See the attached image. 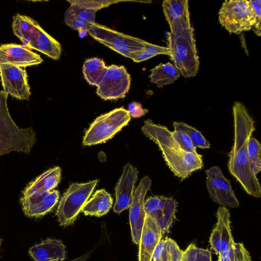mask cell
Returning <instances> with one entry per match:
<instances>
[{
	"mask_svg": "<svg viewBox=\"0 0 261 261\" xmlns=\"http://www.w3.org/2000/svg\"><path fill=\"white\" fill-rule=\"evenodd\" d=\"M159 55H167L170 56L171 51L168 47L161 46L147 42L142 50L132 54L129 58L132 59L135 62H140Z\"/></svg>",
	"mask_w": 261,
	"mask_h": 261,
	"instance_id": "cell-29",
	"label": "cell"
},
{
	"mask_svg": "<svg viewBox=\"0 0 261 261\" xmlns=\"http://www.w3.org/2000/svg\"><path fill=\"white\" fill-rule=\"evenodd\" d=\"M89 256L90 254L89 253H87L77 258H74L70 261H87Z\"/></svg>",
	"mask_w": 261,
	"mask_h": 261,
	"instance_id": "cell-37",
	"label": "cell"
},
{
	"mask_svg": "<svg viewBox=\"0 0 261 261\" xmlns=\"http://www.w3.org/2000/svg\"><path fill=\"white\" fill-rule=\"evenodd\" d=\"M70 4H74L95 11H98L110 5L121 2V1L106 0H70L67 1Z\"/></svg>",
	"mask_w": 261,
	"mask_h": 261,
	"instance_id": "cell-33",
	"label": "cell"
},
{
	"mask_svg": "<svg viewBox=\"0 0 261 261\" xmlns=\"http://www.w3.org/2000/svg\"><path fill=\"white\" fill-rule=\"evenodd\" d=\"M130 81V76L123 66L111 65L97 86V94L104 100L123 98L128 92Z\"/></svg>",
	"mask_w": 261,
	"mask_h": 261,
	"instance_id": "cell-10",
	"label": "cell"
},
{
	"mask_svg": "<svg viewBox=\"0 0 261 261\" xmlns=\"http://www.w3.org/2000/svg\"><path fill=\"white\" fill-rule=\"evenodd\" d=\"M173 126L174 130L185 133L191 139L195 146L202 149L210 147V143L196 128L182 122H174Z\"/></svg>",
	"mask_w": 261,
	"mask_h": 261,
	"instance_id": "cell-28",
	"label": "cell"
},
{
	"mask_svg": "<svg viewBox=\"0 0 261 261\" xmlns=\"http://www.w3.org/2000/svg\"><path fill=\"white\" fill-rule=\"evenodd\" d=\"M167 34L170 57L174 66L185 78L195 76L199 61L192 27L173 34L170 32Z\"/></svg>",
	"mask_w": 261,
	"mask_h": 261,
	"instance_id": "cell-5",
	"label": "cell"
},
{
	"mask_svg": "<svg viewBox=\"0 0 261 261\" xmlns=\"http://www.w3.org/2000/svg\"><path fill=\"white\" fill-rule=\"evenodd\" d=\"M59 192L57 190L22 196L20 198L22 211L29 217L38 218L49 212L57 203Z\"/></svg>",
	"mask_w": 261,
	"mask_h": 261,
	"instance_id": "cell-17",
	"label": "cell"
},
{
	"mask_svg": "<svg viewBox=\"0 0 261 261\" xmlns=\"http://www.w3.org/2000/svg\"><path fill=\"white\" fill-rule=\"evenodd\" d=\"M128 112L130 116L139 117L143 116L146 113V110H144L142 106L138 103H132L128 107Z\"/></svg>",
	"mask_w": 261,
	"mask_h": 261,
	"instance_id": "cell-36",
	"label": "cell"
},
{
	"mask_svg": "<svg viewBox=\"0 0 261 261\" xmlns=\"http://www.w3.org/2000/svg\"><path fill=\"white\" fill-rule=\"evenodd\" d=\"M234 121V143L229 153L228 169L249 195L261 196V186L251 168L247 151V143L255 130L254 121L246 107L236 101L232 107Z\"/></svg>",
	"mask_w": 261,
	"mask_h": 261,
	"instance_id": "cell-1",
	"label": "cell"
},
{
	"mask_svg": "<svg viewBox=\"0 0 261 261\" xmlns=\"http://www.w3.org/2000/svg\"><path fill=\"white\" fill-rule=\"evenodd\" d=\"M112 204L111 195L104 189L98 190L86 202L82 212L86 215L99 217L106 214Z\"/></svg>",
	"mask_w": 261,
	"mask_h": 261,
	"instance_id": "cell-24",
	"label": "cell"
},
{
	"mask_svg": "<svg viewBox=\"0 0 261 261\" xmlns=\"http://www.w3.org/2000/svg\"><path fill=\"white\" fill-rule=\"evenodd\" d=\"M184 251L173 239L161 240L154 250L153 261H181Z\"/></svg>",
	"mask_w": 261,
	"mask_h": 261,
	"instance_id": "cell-25",
	"label": "cell"
},
{
	"mask_svg": "<svg viewBox=\"0 0 261 261\" xmlns=\"http://www.w3.org/2000/svg\"><path fill=\"white\" fill-rule=\"evenodd\" d=\"M163 12L170 28V33L190 28L188 1L166 0L162 4Z\"/></svg>",
	"mask_w": 261,
	"mask_h": 261,
	"instance_id": "cell-18",
	"label": "cell"
},
{
	"mask_svg": "<svg viewBox=\"0 0 261 261\" xmlns=\"http://www.w3.org/2000/svg\"><path fill=\"white\" fill-rule=\"evenodd\" d=\"M0 76L5 92L20 100L29 98L31 91L25 70L11 64H2Z\"/></svg>",
	"mask_w": 261,
	"mask_h": 261,
	"instance_id": "cell-13",
	"label": "cell"
},
{
	"mask_svg": "<svg viewBox=\"0 0 261 261\" xmlns=\"http://www.w3.org/2000/svg\"><path fill=\"white\" fill-rule=\"evenodd\" d=\"M43 59L23 45L5 44L0 46V64L8 63L25 67L41 63Z\"/></svg>",
	"mask_w": 261,
	"mask_h": 261,
	"instance_id": "cell-19",
	"label": "cell"
},
{
	"mask_svg": "<svg viewBox=\"0 0 261 261\" xmlns=\"http://www.w3.org/2000/svg\"><path fill=\"white\" fill-rule=\"evenodd\" d=\"M98 180L73 183L62 197L56 215L61 226L73 224L94 190Z\"/></svg>",
	"mask_w": 261,
	"mask_h": 261,
	"instance_id": "cell-7",
	"label": "cell"
},
{
	"mask_svg": "<svg viewBox=\"0 0 261 261\" xmlns=\"http://www.w3.org/2000/svg\"><path fill=\"white\" fill-rule=\"evenodd\" d=\"M12 29L15 35L29 48L37 50L54 60L60 58V43L31 17L17 14L13 17Z\"/></svg>",
	"mask_w": 261,
	"mask_h": 261,
	"instance_id": "cell-4",
	"label": "cell"
},
{
	"mask_svg": "<svg viewBox=\"0 0 261 261\" xmlns=\"http://www.w3.org/2000/svg\"><path fill=\"white\" fill-rule=\"evenodd\" d=\"M177 206V203L173 198L164 196H150L144 202L145 215L157 223L163 236L173 223Z\"/></svg>",
	"mask_w": 261,
	"mask_h": 261,
	"instance_id": "cell-12",
	"label": "cell"
},
{
	"mask_svg": "<svg viewBox=\"0 0 261 261\" xmlns=\"http://www.w3.org/2000/svg\"><path fill=\"white\" fill-rule=\"evenodd\" d=\"M61 169L56 166L48 169L30 182L22 192L23 196L51 191L59 183Z\"/></svg>",
	"mask_w": 261,
	"mask_h": 261,
	"instance_id": "cell-23",
	"label": "cell"
},
{
	"mask_svg": "<svg viewBox=\"0 0 261 261\" xmlns=\"http://www.w3.org/2000/svg\"><path fill=\"white\" fill-rule=\"evenodd\" d=\"M162 236L157 223L145 215L139 241V261H151L154 250Z\"/></svg>",
	"mask_w": 261,
	"mask_h": 261,
	"instance_id": "cell-20",
	"label": "cell"
},
{
	"mask_svg": "<svg viewBox=\"0 0 261 261\" xmlns=\"http://www.w3.org/2000/svg\"><path fill=\"white\" fill-rule=\"evenodd\" d=\"M87 32L96 41L128 58L132 54L142 50L147 43L96 22L91 24Z\"/></svg>",
	"mask_w": 261,
	"mask_h": 261,
	"instance_id": "cell-8",
	"label": "cell"
},
{
	"mask_svg": "<svg viewBox=\"0 0 261 261\" xmlns=\"http://www.w3.org/2000/svg\"><path fill=\"white\" fill-rule=\"evenodd\" d=\"M171 135L180 146L186 151L196 154V147L187 134L178 130L171 132Z\"/></svg>",
	"mask_w": 261,
	"mask_h": 261,
	"instance_id": "cell-34",
	"label": "cell"
},
{
	"mask_svg": "<svg viewBox=\"0 0 261 261\" xmlns=\"http://www.w3.org/2000/svg\"><path fill=\"white\" fill-rule=\"evenodd\" d=\"M253 19V25L251 29L258 36L261 32V1L260 0H249Z\"/></svg>",
	"mask_w": 261,
	"mask_h": 261,
	"instance_id": "cell-35",
	"label": "cell"
},
{
	"mask_svg": "<svg viewBox=\"0 0 261 261\" xmlns=\"http://www.w3.org/2000/svg\"><path fill=\"white\" fill-rule=\"evenodd\" d=\"M151 180L148 176L143 177L134 193L132 203L129 207V222L132 240L134 243H139L144 222L145 213L144 202L145 196L150 189Z\"/></svg>",
	"mask_w": 261,
	"mask_h": 261,
	"instance_id": "cell-14",
	"label": "cell"
},
{
	"mask_svg": "<svg viewBox=\"0 0 261 261\" xmlns=\"http://www.w3.org/2000/svg\"><path fill=\"white\" fill-rule=\"evenodd\" d=\"M29 254L34 261H62L66 257V247L63 242L50 238L32 246Z\"/></svg>",
	"mask_w": 261,
	"mask_h": 261,
	"instance_id": "cell-21",
	"label": "cell"
},
{
	"mask_svg": "<svg viewBox=\"0 0 261 261\" xmlns=\"http://www.w3.org/2000/svg\"><path fill=\"white\" fill-rule=\"evenodd\" d=\"M216 216L217 222L211 234L209 242L215 253L219 255L233 246L236 243L231 232L228 209L226 207L220 206Z\"/></svg>",
	"mask_w": 261,
	"mask_h": 261,
	"instance_id": "cell-15",
	"label": "cell"
},
{
	"mask_svg": "<svg viewBox=\"0 0 261 261\" xmlns=\"http://www.w3.org/2000/svg\"><path fill=\"white\" fill-rule=\"evenodd\" d=\"M218 14L220 23L230 33L239 34L250 31L253 25L249 1H225Z\"/></svg>",
	"mask_w": 261,
	"mask_h": 261,
	"instance_id": "cell-9",
	"label": "cell"
},
{
	"mask_svg": "<svg viewBox=\"0 0 261 261\" xmlns=\"http://www.w3.org/2000/svg\"><path fill=\"white\" fill-rule=\"evenodd\" d=\"M206 186L212 200L221 206L236 208L240 205L230 180L223 175L219 166H213L205 171Z\"/></svg>",
	"mask_w": 261,
	"mask_h": 261,
	"instance_id": "cell-11",
	"label": "cell"
},
{
	"mask_svg": "<svg viewBox=\"0 0 261 261\" xmlns=\"http://www.w3.org/2000/svg\"><path fill=\"white\" fill-rule=\"evenodd\" d=\"M150 71V82L159 88L173 83L180 75L179 71L169 62L160 64Z\"/></svg>",
	"mask_w": 261,
	"mask_h": 261,
	"instance_id": "cell-26",
	"label": "cell"
},
{
	"mask_svg": "<svg viewBox=\"0 0 261 261\" xmlns=\"http://www.w3.org/2000/svg\"><path fill=\"white\" fill-rule=\"evenodd\" d=\"M138 173L137 169L129 163L124 167L115 188L116 200L113 208L115 213H120L130 206Z\"/></svg>",
	"mask_w": 261,
	"mask_h": 261,
	"instance_id": "cell-16",
	"label": "cell"
},
{
	"mask_svg": "<svg viewBox=\"0 0 261 261\" xmlns=\"http://www.w3.org/2000/svg\"><path fill=\"white\" fill-rule=\"evenodd\" d=\"M2 239L1 238H0V247H1V244H2Z\"/></svg>",
	"mask_w": 261,
	"mask_h": 261,
	"instance_id": "cell-38",
	"label": "cell"
},
{
	"mask_svg": "<svg viewBox=\"0 0 261 261\" xmlns=\"http://www.w3.org/2000/svg\"><path fill=\"white\" fill-rule=\"evenodd\" d=\"M143 134L154 142L161 151L166 165L177 177L184 180L203 166L202 156L183 149L168 128L148 119L142 127Z\"/></svg>",
	"mask_w": 261,
	"mask_h": 261,
	"instance_id": "cell-2",
	"label": "cell"
},
{
	"mask_svg": "<svg viewBox=\"0 0 261 261\" xmlns=\"http://www.w3.org/2000/svg\"><path fill=\"white\" fill-rule=\"evenodd\" d=\"M181 261H212L211 252L190 244L184 251Z\"/></svg>",
	"mask_w": 261,
	"mask_h": 261,
	"instance_id": "cell-32",
	"label": "cell"
},
{
	"mask_svg": "<svg viewBox=\"0 0 261 261\" xmlns=\"http://www.w3.org/2000/svg\"><path fill=\"white\" fill-rule=\"evenodd\" d=\"M8 94L0 91V156L12 151L30 153L36 141L32 127L20 128L11 118L7 106Z\"/></svg>",
	"mask_w": 261,
	"mask_h": 261,
	"instance_id": "cell-3",
	"label": "cell"
},
{
	"mask_svg": "<svg viewBox=\"0 0 261 261\" xmlns=\"http://www.w3.org/2000/svg\"><path fill=\"white\" fill-rule=\"evenodd\" d=\"M247 151L252 170L256 175L261 170V145L257 139L251 137L249 139Z\"/></svg>",
	"mask_w": 261,
	"mask_h": 261,
	"instance_id": "cell-31",
	"label": "cell"
},
{
	"mask_svg": "<svg viewBox=\"0 0 261 261\" xmlns=\"http://www.w3.org/2000/svg\"><path fill=\"white\" fill-rule=\"evenodd\" d=\"M218 261H252L249 252L241 243H235L219 255Z\"/></svg>",
	"mask_w": 261,
	"mask_h": 261,
	"instance_id": "cell-30",
	"label": "cell"
},
{
	"mask_svg": "<svg viewBox=\"0 0 261 261\" xmlns=\"http://www.w3.org/2000/svg\"><path fill=\"white\" fill-rule=\"evenodd\" d=\"M130 120L129 112L123 108L100 115L86 131L83 145L90 146L106 142L127 125Z\"/></svg>",
	"mask_w": 261,
	"mask_h": 261,
	"instance_id": "cell-6",
	"label": "cell"
},
{
	"mask_svg": "<svg viewBox=\"0 0 261 261\" xmlns=\"http://www.w3.org/2000/svg\"><path fill=\"white\" fill-rule=\"evenodd\" d=\"M96 12L76 5L70 4L65 12L64 21L66 24L72 30L87 32L91 24L95 22Z\"/></svg>",
	"mask_w": 261,
	"mask_h": 261,
	"instance_id": "cell-22",
	"label": "cell"
},
{
	"mask_svg": "<svg viewBox=\"0 0 261 261\" xmlns=\"http://www.w3.org/2000/svg\"><path fill=\"white\" fill-rule=\"evenodd\" d=\"M107 68L103 60L97 58L89 59L83 66L84 77L90 85L97 86L104 77Z\"/></svg>",
	"mask_w": 261,
	"mask_h": 261,
	"instance_id": "cell-27",
	"label": "cell"
}]
</instances>
